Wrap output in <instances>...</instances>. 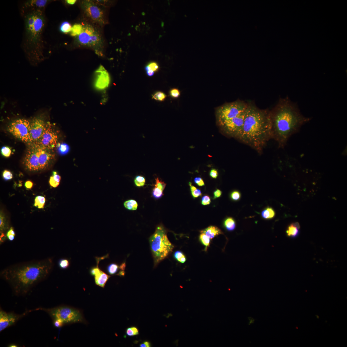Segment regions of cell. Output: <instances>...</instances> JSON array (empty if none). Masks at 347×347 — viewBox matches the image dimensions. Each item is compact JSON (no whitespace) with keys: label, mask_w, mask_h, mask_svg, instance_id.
I'll use <instances>...</instances> for the list:
<instances>
[{"label":"cell","mask_w":347,"mask_h":347,"mask_svg":"<svg viewBox=\"0 0 347 347\" xmlns=\"http://www.w3.org/2000/svg\"><path fill=\"white\" fill-rule=\"evenodd\" d=\"M53 266L50 258L32 261L10 266L1 271V276L12 287L14 294L24 295L46 278Z\"/></svg>","instance_id":"1"},{"label":"cell","mask_w":347,"mask_h":347,"mask_svg":"<svg viewBox=\"0 0 347 347\" xmlns=\"http://www.w3.org/2000/svg\"><path fill=\"white\" fill-rule=\"evenodd\" d=\"M272 139L283 148L291 137L299 131L303 125L311 120L301 113L296 103L288 98H280L269 112Z\"/></svg>","instance_id":"2"},{"label":"cell","mask_w":347,"mask_h":347,"mask_svg":"<svg viewBox=\"0 0 347 347\" xmlns=\"http://www.w3.org/2000/svg\"><path fill=\"white\" fill-rule=\"evenodd\" d=\"M269 112L258 108L252 102H248L243 127L237 139L260 154L272 139Z\"/></svg>","instance_id":"3"},{"label":"cell","mask_w":347,"mask_h":347,"mask_svg":"<svg viewBox=\"0 0 347 347\" xmlns=\"http://www.w3.org/2000/svg\"><path fill=\"white\" fill-rule=\"evenodd\" d=\"M25 35L23 47L28 60L37 65L45 59L43 38L46 18L43 10L23 9Z\"/></svg>","instance_id":"4"},{"label":"cell","mask_w":347,"mask_h":347,"mask_svg":"<svg viewBox=\"0 0 347 347\" xmlns=\"http://www.w3.org/2000/svg\"><path fill=\"white\" fill-rule=\"evenodd\" d=\"M149 241L155 266L167 257L174 248L162 225L157 227L154 233L150 236Z\"/></svg>","instance_id":"5"},{"label":"cell","mask_w":347,"mask_h":347,"mask_svg":"<svg viewBox=\"0 0 347 347\" xmlns=\"http://www.w3.org/2000/svg\"><path fill=\"white\" fill-rule=\"evenodd\" d=\"M83 31L76 37V42L81 46L89 48L95 53L102 56L104 48V41L101 32L98 26L90 23H84Z\"/></svg>","instance_id":"6"},{"label":"cell","mask_w":347,"mask_h":347,"mask_svg":"<svg viewBox=\"0 0 347 347\" xmlns=\"http://www.w3.org/2000/svg\"><path fill=\"white\" fill-rule=\"evenodd\" d=\"M48 314L52 320H60L64 324L85 323L82 313L79 310L67 306H60L51 308H40Z\"/></svg>","instance_id":"7"},{"label":"cell","mask_w":347,"mask_h":347,"mask_svg":"<svg viewBox=\"0 0 347 347\" xmlns=\"http://www.w3.org/2000/svg\"><path fill=\"white\" fill-rule=\"evenodd\" d=\"M248 106V102L238 100L218 107L215 111L218 125L219 126L225 122L238 116L245 111Z\"/></svg>","instance_id":"8"},{"label":"cell","mask_w":347,"mask_h":347,"mask_svg":"<svg viewBox=\"0 0 347 347\" xmlns=\"http://www.w3.org/2000/svg\"><path fill=\"white\" fill-rule=\"evenodd\" d=\"M84 15L90 23L102 27L107 24L104 7L95 1L89 0L82 1L80 3Z\"/></svg>","instance_id":"9"},{"label":"cell","mask_w":347,"mask_h":347,"mask_svg":"<svg viewBox=\"0 0 347 347\" xmlns=\"http://www.w3.org/2000/svg\"><path fill=\"white\" fill-rule=\"evenodd\" d=\"M30 121L24 119H20L11 122L8 125V130L16 138L29 144L30 139Z\"/></svg>","instance_id":"10"},{"label":"cell","mask_w":347,"mask_h":347,"mask_svg":"<svg viewBox=\"0 0 347 347\" xmlns=\"http://www.w3.org/2000/svg\"><path fill=\"white\" fill-rule=\"evenodd\" d=\"M246 110L238 116L220 125L219 127L221 131L228 136L237 139L243 127Z\"/></svg>","instance_id":"11"},{"label":"cell","mask_w":347,"mask_h":347,"mask_svg":"<svg viewBox=\"0 0 347 347\" xmlns=\"http://www.w3.org/2000/svg\"><path fill=\"white\" fill-rule=\"evenodd\" d=\"M58 141V135L56 132L53 125L50 123L48 122L41 137L38 141L31 145L53 150L57 145Z\"/></svg>","instance_id":"12"},{"label":"cell","mask_w":347,"mask_h":347,"mask_svg":"<svg viewBox=\"0 0 347 347\" xmlns=\"http://www.w3.org/2000/svg\"><path fill=\"white\" fill-rule=\"evenodd\" d=\"M30 145L25 157L24 160L25 168L29 171H40L37 149L35 145Z\"/></svg>","instance_id":"13"},{"label":"cell","mask_w":347,"mask_h":347,"mask_svg":"<svg viewBox=\"0 0 347 347\" xmlns=\"http://www.w3.org/2000/svg\"><path fill=\"white\" fill-rule=\"evenodd\" d=\"M47 123L40 117H35L30 121L29 145L35 143L41 137Z\"/></svg>","instance_id":"14"},{"label":"cell","mask_w":347,"mask_h":347,"mask_svg":"<svg viewBox=\"0 0 347 347\" xmlns=\"http://www.w3.org/2000/svg\"><path fill=\"white\" fill-rule=\"evenodd\" d=\"M31 311H27L21 314H17L13 312H6L1 309L0 310V332L15 324L20 319Z\"/></svg>","instance_id":"15"},{"label":"cell","mask_w":347,"mask_h":347,"mask_svg":"<svg viewBox=\"0 0 347 347\" xmlns=\"http://www.w3.org/2000/svg\"><path fill=\"white\" fill-rule=\"evenodd\" d=\"M94 85L96 89L104 90L108 88L110 82L109 74L102 65L99 66L95 72Z\"/></svg>","instance_id":"16"},{"label":"cell","mask_w":347,"mask_h":347,"mask_svg":"<svg viewBox=\"0 0 347 347\" xmlns=\"http://www.w3.org/2000/svg\"><path fill=\"white\" fill-rule=\"evenodd\" d=\"M35 145L37 149L40 171H45L49 167L54 159L55 155L53 150Z\"/></svg>","instance_id":"17"},{"label":"cell","mask_w":347,"mask_h":347,"mask_svg":"<svg viewBox=\"0 0 347 347\" xmlns=\"http://www.w3.org/2000/svg\"><path fill=\"white\" fill-rule=\"evenodd\" d=\"M50 1L47 0H33L26 2L23 9H32L43 10Z\"/></svg>","instance_id":"18"},{"label":"cell","mask_w":347,"mask_h":347,"mask_svg":"<svg viewBox=\"0 0 347 347\" xmlns=\"http://www.w3.org/2000/svg\"><path fill=\"white\" fill-rule=\"evenodd\" d=\"M95 283L97 285L104 288L110 276L101 270L94 276Z\"/></svg>","instance_id":"19"},{"label":"cell","mask_w":347,"mask_h":347,"mask_svg":"<svg viewBox=\"0 0 347 347\" xmlns=\"http://www.w3.org/2000/svg\"><path fill=\"white\" fill-rule=\"evenodd\" d=\"M201 233L205 234L211 239L220 234H223L222 231L218 227L215 226H210L201 231Z\"/></svg>","instance_id":"20"},{"label":"cell","mask_w":347,"mask_h":347,"mask_svg":"<svg viewBox=\"0 0 347 347\" xmlns=\"http://www.w3.org/2000/svg\"><path fill=\"white\" fill-rule=\"evenodd\" d=\"M300 228V225L297 223L291 224L286 231L288 237L291 238L297 237L299 234Z\"/></svg>","instance_id":"21"},{"label":"cell","mask_w":347,"mask_h":347,"mask_svg":"<svg viewBox=\"0 0 347 347\" xmlns=\"http://www.w3.org/2000/svg\"><path fill=\"white\" fill-rule=\"evenodd\" d=\"M223 225L225 228L228 231H233L236 228V221L232 217H228L225 219Z\"/></svg>","instance_id":"22"},{"label":"cell","mask_w":347,"mask_h":347,"mask_svg":"<svg viewBox=\"0 0 347 347\" xmlns=\"http://www.w3.org/2000/svg\"><path fill=\"white\" fill-rule=\"evenodd\" d=\"M275 215V213L274 210L269 207L264 210L261 213L262 217L265 220L272 219L274 218Z\"/></svg>","instance_id":"23"},{"label":"cell","mask_w":347,"mask_h":347,"mask_svg":"<svg viewBox=\"0 0 347 347\" xmlns=\"http://www.w3.org/2000/svg\"><path fill=\"white\" fill-rule=\"evenodd\" d=\"M53 175L50 177L49 183L51 187L56 188L59 185L61 180V176L57 174L56 172H53Z\"/></svg>","instance_id":"24"},{"label":"cell","mask_w":347,"mask_h":347,"mask_svg":"<svg viewBox=\"0 0 347 347\" xmlns=\"http://www.w3.org/2000/svg\"><path fill=\"white\" fill-rule=\"evenodd\" d=\"M83 31V24H76L72 27L71 35L73 36L77 37L80 35Z\"/></svg>","instance_id":"25"},{"label":"cell","mask_w":347,"mask_h":347,"mask_svg":"<svg viewBox=\"0 0 347 347\" xmlns=\"http://www.w3.org/2000/svg\"><path fill=\"white\" fill-rule=\"evenodd\" d=\"M9 228V224L4 215L1 212L0 215V231L1 233L4 232Z\"/></svg>","instance_id":"26"},{"label":"cell","mask_w":347,"mask_h":347,"mask_svg":"<svg viewBox=\"0 0 347 347\" xmlns=\"http://www.w3.org/2000/svg\"><path fill=\"white\" fill-rule=\"evenodd\" d=\"M124 205L125 208L129 210H136L137 209L138 204L135 200H130L124 202Z\"/></svg>","instance_id":"27"},{"label":"cell","mask_w":347,"mask_h":347,"mask_svg":"<svg viewBox=\"0 0 347 347\" xmlns=\"http://www.w3.org/2000/svg\"><path fill=\"white\" fill-rule=\"evenodd\" d=\"M46 201L45 197L40 196L36 197L35 199L34 206L39 209H43Z\"/></svg>","instance_id":"28"},{"label":"cell","mask_w":347,"mask_h":347,"mask_svg":"<svg viewBox=\"0 0 347 347\" xmlns=\"http://www.w3.org/2000/svg\"><path fill=\"white\" fill-rule=\"evenodd\" d=\"M119 268V265L115 263H112L107 266L106 270L109 274L113 275L117 272Z\"/></svg>","instance_id":"29"},{"label":"cell","mask_w":347,"mask_h":347,"mask_svg":"<svg viewBox=\"0 0 347 347\" xmlns=\"http://www.w3.org/2000/svg\"><path fill=\"white\" fill-rule=\"evenodd\" d=\"M72 28V27L71 24L69 22L65 21L63 22L61 24L60 30L61 32L67 34V33L71 32Z\"/></svg>","instance_id":"30"},{"label":"cell","mask_w":347,"mask_h":347,"mask_svg":"<svg viewBox=\"0 0 347 347\" xmlns=\"http://www.w3.org/2000/svg\"><path fill=\"white\" fill-rule=\"evenodd\" d=\"M159 69V66L155 62H151L147 64L145 68V69L146 71L151 70L154 72H158Z\"/></svg>","instance_id":"31"},{"label":"cell","mask_w":347,"mask_h":347,"mask_svg":"<svg viewBox=\"0 0 347 347\" xmlns=\"http://www.w3.org/2000/svg\"><path fill=\"white\" fill-rule=\"evenodd\" d=\"M69 149V147L67 144L62 143L60 144L58 147V152L61 155H64L67 154Z\"/></svg>","instance_id":"32"},{"label":"cell","mask_w":347,"mask_h":347,"mask_svg":"<svg viewBox=\"0 0 347 347\" xmlns=\"http://www.w3.org/2000/svg\"><path fill=\"white\" fill-rule=\"evenodd\" d=\"M189 185L190 186V190L192 195L194 198H197L200 197L202 195V193L200 190L197 189V188L192 185L191 182H189Z\"/></svg>","instance_id":"33"},{"label":"cell","mask_w":347,"mask_h":347,"mask_svg":"<svg viewBox=\"0 0 347 347\" xmlns=\"http://www.w3.org/2000/svg\"><path fill=\"white\" fill-rule=\"evenodd\" d=\"M166 97H167V95L163 92L158 91L153 95L152 98L156 101H163L165 100Z\"/></svg>","instance_id":"34"},{"label":"cell","mask_w":347,"mask_h":347,"mask_svg":"<svg viewBox=\"0 0 347 347\" xmlns=\"http://www.w3.org/2000/svg\"><path fill=\"white\" fill-rule=\"evenodd\" d=\"M134 182L136 186L142 187L145 186L146 180L145 177L138 176H136L134 179Z\"/></svg>","instance_id":"35"},{"label":"cell","mask_w":347,"mask_h":347,"mask_svg":"<svg viewBox=\"0 0 347 347\" xmlns=\"http://www.w3.org/2000/svg\"><path fill=\"white\" fill-rule=\"evenodd\" d=\"M201 233L199 239H200V241L202 244L206 247V248H207L210 245V239H211L205 234L202 233Z\"/></svg>","instance_id":"36"},{"label":"cell","mask_w":347,"mask_h":347,"mask_svg":"<svg viewBox=\"0 0 347 347\" xmlns=\"http://www.w3.org/2000/svg\"><path fill=\"white\" fill-rule=\"evenodd\" d=\"M163 191L159 188L155 187L153 191V196L156 199H159L163 196Z\"/></svg>","instance_id":"37"},{"label":"cell","mask_w":347,"mask_h":347,"mask_svg":"<svg viewBox=\"0 0 347 347\" xmlns=\"http://www.w3.org/2000/svg\"><path fill=\"white\" fill-rule=\"evenodd\" d=\"M58 265L59 267L61 269H67L69 266L70 262L69 260L67 259L62 258L59 261Z\"/></svg>","instance_id":"38"},{"label":"cell","mask_w":347,"mask_h":347,"mask_svg":"<svg viewBox=\"0 0 347 347\" xmlns=\"http://www.w3.org/2000/svg\"><path fill=\"white\" fill-rule=\"evenodd\" d=\"M126 333L129 336L137 335L139 334V330L135 327L128 328L126 331Z\"/></svg>","instance_id":"39"},{"label":"cell","mask_w":347,"mask_h":347,"mask_svg":"<svg viewBox=\"0 0 347 347\" xmlns=\"http://www.w3.org/2000/svg\"><path fill=\"white\" fill-rule=\"evenodd\" d=\"M6 235L7 239L9 241H12L14 240L15 238L16 234L13 227H11L10 228L9 230L7 232Z\"/></svg>","instance_id":"40"},{"label":"cell","mask_w":347,"mask_h":347,"mask_svg":"<svg viewBox=\"0 0 347 347\" xmlns=\"http://www.w3.org/2000/svg\"><path fill=\"white\" fill-rule=\"evenodd\" d=\"M169 95L174 98H179L180 95V92L177 88H173L170 90L169 92Z\"/></svg>","instance_id":"41"},{"label":"cell","mask_w":347,"mask_h":347,"mask_svg":"<svg viewBox=\"0 0 347 347\" xmlns=\"http://www.w3.org/2000/svg\"><path fill=\"white\" fill-rule=\"evenodd\" d=\"M230 197L232 200L238 201L240 199L241 194L239 191H234L232 192L230 195Z\"/></svg>","instance_id":"42"},{"label":"cell","mask_w":347,"mask_h":347,"mask_svg":"<svg viewBox=\"0 0 347 347\" xmlns=\"http://www.w3.org/2000/svg\"><path fill=\"white\" fill-rule=\"evenodd\" d=\"M166 185V184L164 182L160 180L158 178L155 179V187L159 188L162 190L164 191Z\"/></svg>","instance_id":"43"},{"label":"cell","mask_w":347,"mask_h":347,"mask_svg":"<svg viewBox=\"0 0 347 347\" xmlns=\"http://www.w3.org/2000/svg\"><path fill=\"white\" fill-rule=\"evenodd\" d=\"M1 152L4 156L6 157H10L12 153V150L8 147H3L1 150Z\"/></svg>","instance_id":"44"},{"label":"cell","mask_w":347,"mask_h":347,"mask_svg":"<svg viewBox=\"0 0 347 347\" xmlns=\"http://www.w3.org/2000/svg\"><path fill=\"white\" fill-rule=\"evenodd\" d=\"M3 176L5 180H8L13 178V174L10 171L5 170L3 173Z\"/></svg>","instance_id":"45"},{"label":"cell","mask_w":347,"mask_h":347,"mask_svg":"<svg viewBox=\"0 0 347 347\" xmlns=\"http://www.w3.org/2000/svg\"><path fill=\"white\" fill-rule=\"evenodd\" d=\"M211 202V199L207 195H205L202 198L201 204L202 205H209Z\"/></svg>","instance_id":"46"},{"label":"cell","mask_w":347,"mask_h":347,"mask_svg":"<svg viewBox=\"0 0 347 347\" xmlns=\"http://www.w3.org/2000/svg\"><path fill=\"white\" fill-rule=\"evenodd\" d=\"M194 182L199 186L202 187L204 186L205 183L203 180L200 177H197L194 179Z\"/></svg>","instance_id":"47"},{"label":"cell","mask_w":347,"mask_h":347,"mask_svg":"<svg viewBox=\"0 0 347 347\" xmlns=\"http://www.w3.org/2000/svg\"><path fill=\"white\" fill-rule=\"evenodd\" d=\"M210 175L212 178L216 179L218 176V173L217 170L215 169H212L210 172Z\"/></svg>","instance_id":"48"},{"label":"cell","mask_w":347,"mask_h":347,"mask_svg":"<svg viewBox=\"0 0 347 347\" xmlns=\"http://www.w3.org/2000/svg\"><path fill=\"white\" fill-rule=\"evenodd\" d=\"M184 255L183 252L181 251H178L174 253V257L176 260L179 261L180 258Z\"/></svg>","instance_id":"49"},{"label":"cell","mask_w":347,"mask_h":347,"mask_svg":"<svg viewBox=\"0 0 347 347\" xmlns=\"http://www.w3.org/2000/svg\"><path fill=\"white\" fill-rule=\"evenodd\" d=\"M53 320L54 326L56 328L61 327L64 325V324L59 320Z\"/></svg>","instance_id":"50"},{"label":"cell","mask_w":347,"mask_h":347,"mask_svg":"<svg viewBox=\"0 0 347 347\" xmlns=\"http://www.w3.org/2000/svg\"><path fill=\"white\" fill-rule=\"evenodd\" d=\"M222 192L219 189H217L214 192L213 199H216L220 197L222 194Z\"/></svg>","instance_id":"51"},{"label":"cell","mask_w":347,"mask_h":347,"mask_svg":"<svg viewBox=\"0 0 347 347\" xmlns=\"http://www.w3.org/2000/svg\"><path fill=\"white\" fill-rule=\"evenodd\" d=\"M25 186L27 189H30L33 186V183L30 181H28L25 182Z\"/></svg>","instance_id":"52"},{"label":"cell","mask_w":347,"mask_h":347,"mask_svg":"<svg viewBox=\"0 0 347 347\" xmlns=\"http://www.w3.org/2000/svg\"><path fill=\"white\" fill-rule=\"evenodd\" d=\"M1 238H0V242H1V243L2 244V243L4 242V241L6 240L7 237L6 235H5L4 233V232H2V233H1Z\"/></svg>","instance_id":"53"},{"label":"cell","mask_w":347,"mask_h":347,"mask_svg":"<svg viewBox=\"0 0 347 347\" xmlns=\"http://www.w3.org/2000/svg\"><path fill=\"white\" fill-rule=\"evenodd\" d=\"M150 343L147 341H146L144 342L142 344L140 345V346L141 347H150Z\"/></svg>","instance_id":"54"},{"label":"cell","mask_w":347,"mask_h":347,"mask_svg":"<svg viewBox=\"0 0 347 347\" xmlns=\"http://www.w3.org/2000/svg\"><path fill=\"white\" fill-rule=\"evenodd\" d=\"M126 265L125 262H124L122 263L119 267V268L121 270L124 271L125 268H126Z\"/></svg>","instance_id":"55"},{"label":"cell","mask_w":347,"mask_h":347,"mask_svg":"<svg viewBox=\"0 0 347 347\" xmlns=\"http://www.w3.org/2000/svg\"><path fill=\"white\" fill-rule=\"evenodd\" d=\"M66 2L69 5H73L75 4L76 1V0H67L66 1Z\"/></svg>","instance_id":"56"},{"label":"cell","mask_w":347,"mask_h":347,"mask_svg":"<svg viewBox=\"0 0 347 347\" xmlns=\"http://www.w3.org/2000/svg\"><path fill=\"white\" fill-rule=\"evenodd\" d=\"M154 72L151 70L146 71L147 74L149 77H152L154 75Z\"/></svg>","instance_id":"57"},{"label":"cell","mask_w":347,"mask_h":347,"mask_svg":"<svg viewBox=\"0 0 347 347\" xmlns=\"http://www.w3.org/2000/svg\"><path fill=\"white\" fill-rule=\"evenodd\" d=\"M186 260V258L185 256H183L181 258H180L178 261L180 262L183 263L185 262Z\"/></svg>","instance_id":"58"},{"label":"cell","mask_w":347,"mask_h":347,"mask_svg":"<svg viewBox=\"0 0 347 347\" xmlns=\"http://www.w3.org/2000/svg\"><path fill=\"white\" fill-rule=\"evenodd\" d=\"M248 319L249 320V325H250L252 324L253 323H254V319L253 318H252V317H249Z\"/></svg>","instance_id":"59"},{"label":"cell","mask_w":347,"mask_h":347,"mask_svg":"<svg viewBox=\"0 0 347 347\" xmlns=\"http://www.w3.org/2000/svg\"><path fill=\"white\" fill-rule=\"evenodd\" d=\"M125 274V272L124 271L121 270L117 275L120 276H124Z\"/></svg>","instance_id":"60"},{"label":"cell","mask_w":347,"mask_h":347,"mask_svg":"<svg viewBox=\"0 0 347 347\" xmlns=\"http://www.w3.org/2000/svg\"><path fill=\"white\" fill-rule=\"evenodd\" d=\"M18 346L15 344H11L9 345V347H18Z\"/></svg>","instance_id":"61"}]
</instances>
